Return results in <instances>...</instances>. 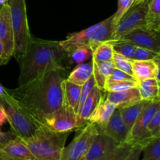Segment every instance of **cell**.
<instances>
[{
    "mask_svg": "<svg viewBox=\"0 0 160 160\" xmlns=\"http://www.w3.org/2000/svg\"><path fill=\"white\" fill-rule=\"evenodd\" d=\"M68 74V71L60 65L8 91L42 125L45 116L63 104L62 83Z\"/></svg>",
    "mask_w": 160,
    "mask_h": 160,
    "instance_id": "1",
    "label": "cell"
},
{
    "mask_svg": "<svg viewBox=\"0 0 160 160\" xmlns=\"http://www.w3.org/2000/svg\"><path fill=\"white\" fill-rule=\"evenodd\" d=\"M69 54L58 41L31 38L23 58L19 63V86L34 79L45 72L62 65Z\"/></svg>",
    "mask_w": 160,
    "mask_h": 160,
    "instance_id": "2",
    "label": "cell"
},
{
    "mask_svg": "<svg viewBox=\"0 0 160 160\" xmlns=\"http://www.w3.org/2000/svg\"><path fill=\"white\" fill-rule=\"evenodd\" d=\"M70 133H56L40 125L35 133L23 140L36 160H59Z\"/></svg>",
    "mask_w": 160,
    "mask_h": 160,
    "instance_id": "3",
    "label": "cell"
},
{
    "mask_svg": "<svg viewBox=\"0 0 160 160\" xmlns=\"http://www.w3.org/2000/svg\"><path fill=\"white\" fill-rule=\"evenodd\" d=\"M114 27L112 15L86 29L73 33L59 44L68 54L80 48H89L93 51L98 44L113 40Z\"/></svg>",
    "mask_w": 160,
    "mask_h": 160,
    "instance_id": "4",
    "label": "cell"
},
{
    "mask_svg": "<svg viewBox=\"0 0 160 160\" xmlns=\"http://www.w3.org/2000/svg\"><path fill=\"white\" fill-rule=\"evenodd\" d=\"M0 104L6 112L11 132L18 137L21 139L30 137L40 126V124L34 120L26 108L3 86L0 88Z\"/></svg>",
    "mask_w": 160,
    "mask_h": 160,
    "instance_id": "5",
    "label": "cell"
},
{
    "mask_svg": "<svg viewBox=\"0 0 160 160\" xmlns=\"http://www.w3.org/2000/svg\"><path fill=\"white\" fill-rule=\"evenodd\" d=\"M7 4L14 35L13 56L20 63L32 38L27 16L26 0H7Z\"/></svg>",
    "mask_w": 160,
    "mask_h": 160,
    "instance_id": "6",
    "label": "cell"
},
{
    "mask_svg": "<svg viewBox=\"0 0 160 160\" xmlns=\"http://www.w3.org/2000/svg\"><path fill=\"white\" fill-rule=\"evenodd\" d=\"M159 109L160 100L148 102L130 130L125 143H128L131 145L139 144L143 147L150 141L155 138L148 133L147 127L156 111Z\"/></svg>",
    "mask_w": 160,
    "mask_h": 160,
    "instance_id": "7",
    "label": "cell"
},
{
    "mask_svg": "<svg viewBox=\"0 0 160 160\" xmlns=\"http://www.w3.org/2000/svg\"><path fill=\"white\" fill-rule=\"evenodd\" d=\"M98 133L97 126L88 122L83 125L79 133L74 136L69 145L64 147L59 160H83L95 135Z\"/></svg>",
    "mask_w": 160,
    "mask_h": 160,
    "instance_id": "8",
    "label": "cell"
},
{
    "mask_svg": "<svg viewBox=\"0 0 160 160\" xmlns=\"http://www.w3.org/2000/svg\"><path fill=\"white\" fill-rule=\"evenodd\" d=\"M148 1L130 8L129 10L116 24L113 40H118L134 30L145 29V17L148 10Z\"/></svg>",
    "mask_w": 160,
    "mask_h": 160,
    "instance_id": "9",
    "label": "cell"
},
{
    "mask_svg": "<svg viewBox=\"0 0 160 160\" xmlns=\"http://www.w3.org/2000/svg\"><path fill=\"white\" fill-rule=\"evenodd\" d=\"M42 125L56 133H71L78 129L76 112L64 103L59 109L45 116Z\"/></svg>",
    "mask_w": 160,
    "mask_h": 160,
    "instance_id": "10",
    "label": "cell"
},
{
    "mask_svg": "<svg viewBox=\"0 0 160 160\" xmlns=\"http://www.w3.org/2000/svg\"><path fill=\"white\" fill-rule=\"evenodd\" d=\"M0 40L3 45V54L0 59V65H5L13 56L14 53L13 31L7 3L0 9Z\"/></svg>",
    "mask_w": 160,
    "mask_h": 160,
    "instance_id": "11",
    "label": "cell"
},
{
    "mask_svg": "<svg viewBox=\"0 0 160 160\" xmlns=\"http://www.w3.org/2000/svg\"><path fill=\"white\" fill-rule=\"evenodd\" d=\"M97 130L98 133L110 137L118 144L125 143L129 133V130L123 122L119 109H116L112 117L104 126H97Z\"/></svg>",
    "mask_w": 160,
    "mask_h": 160,
    "instance_id": "12",
    "label": "cell"
},
{
    "mask_svg": "<svg viewBox=\"0 0 160 160\" xmlns=\"http://www.w3.org/2000/svg\"><path fill=\"white\" fill-rule=\"evenodd\" d=\"M120 39L160 53L159 36L152 34L146 29H136L123 36Z\"/></svg>",
    "mask_w": 160,
    "mask_h": 160,
    "instance_id": "13",
    "label": "cell"
},
{
    "mask_svg": "<svg viewBox=\"0 0 160 160\" xmlns=\"http://www.w3.org/2000/svg\"><path fill=\"white\" fill-rule=\"evenodd\" d=\"M159 56L151 61L131 60L133 76L136 81L156 78L159 83Z\"/></svg>",
    "mask_w": 160,
    "mask_h": 160,
    "instance_id": "14",
    "label": "cell"
},
{
    "mask_svg": "<svg viewBox=\"0 0 160 160\" xmlns=\"http://www.w3.org/2000/svg\"><path fill=\"white\" fill-rule=\"evenodd\" d=\"M117 145L115 141L98 132L83 160H99Z\"/></svg>",
    "mask_w": 160,
    "mask_h": 160,
    "instance_id": "15",
    "label": "cell"
},
{
    "mask_svg": "<svg viewBox=\"0 0 160 160\" xmlns=\"http://www.w3.org/2000/svg\"><path fill=\"white\" fill-rule=\"evenodd\" d=\"M102 96L103 91L98 89L96 86L89 93L88 97L80 107L77 114L78 128H81L88 122L91 115L95 111Z\"/></svg>",
    "mask_w": 160,
    "mask_h": 160,
    "instance_id": "16",
    "label": "cell"
},
{
    "mask_svg": "<svg viewBox=\"0 0 160 160\" xmlns=\"http://www.w3.org/2000/svg\"><path fill=\"white\" fill-rule=\"evenodd\" d=\"M106 100L112 103L117 109L131 106L141 101L140 93L137 87L120 92H106Z\"/></svg>",
    "mask_w": 160,
    "mask_h": 160,
    "instance_id": "17",
    "label": "cell"
},
{
    "mask_svg": "<svg viewBox=\"0 0 160 160\" xmlns=\"http://www.w3.org/2000/svg\"><path fill=\"white\" fill-rule=\"evenodd\" d=\"M0 150L6 155L20 160H36L31 154L28 146L23 140L18 136H15L4 145L0 147Z\"/></svg>",
    "mask_w": 160,
    "mask_h": 160,
    "instance_id": "18",
    "label": "cell"
},
{
    "mask_svg": "<svg viewBox=\"0 0 160 160\" xmlns=\"http://www.w3.org/2000/svg\"><path fill=\"white\" fill-rule=\"evenodd\" d=\"M116 109V107L102 96L95 111L91 115L88 122L95 124L98 127L104 126L112 117Z\"/></svg>",
    "mask_w": 160,
    "mask_h": 160,
    "instance_id": "19",
    "label": "cell"
},
{
    "mask_svg": "<svg viewBox=\"0 0 160 160\" xmlns=\"http://www.w3.org/2000/svg\"><path fill=\"white\" fill-rule=\"evenodd\" d=\"M145 29L156 35L159 36L160 32V0L148 1L146 13Z\"/></svg>",
    "mask_w": 160,
    "mask_h": 160,
    "instance_id": "20",
    "label": "cell"
},
{
    "mask_svg": "<svg viewBox=\"0 0 160 160\" xmlns=\"http://www.w3.org/2000/svg\"><path fill=\"white\" fill-rule=\"evenodd\" d=\"M63 103L68 105L78 114L81 86L73 84L66 78L62 83Z\"/></svg>",
    "mask_w": 160,
    "mask_h": 160,
    "instance_id": "21",
    "label": "cell"
},
{
    "mask_svg": "<svg viewBox=\"0 0 160 160\" xmlns=\"http://www.w3.org/2000/svg\"><path fill=\"white\" fill-rule=\"evenodd\" d=\"M141 98L145 101L159 100V83L156 78H148L137 82Z\"/></svg>",
    "mask_w": 160,
    "mask_h": 160,
    "instance_id": "22",
    "label": "cell"
},
{
    "mask_svg": "<svg viewBox=\"0 0 160 160\" xmlns=\"http://www.w3.org/2000/svg\"><path fill=\"white\" fill-rule=\"evenodd\" d=\"M93 66V73L92 75L95 82V86L99 89L103 91L105 83L109 75H111L115 67L112 61L107 62H97L92 59Z\"/></svg>",
    "mask_w": 160,
    "mask_h": 160,
    "instance_id": "23",
    "label": "cell"
},
{
    "mask_svg": "<svg viewBox=\"0 0 160 160\" xmlns=\"http://www.w3.org/2000/svg\"><path fill=\"white\" fill-rule=\"evenodd\" d=\"M93 66L92 61L88 63L79 64L73 69L70 73L68 74L67 79L73 84L82 86L92 76Z\"/></svg>",
    "mask_w": 160,
    "mask_h": 160,
    "instance_id": "24",
    "label": "cell"
},
{
    "mask_svg": "<svg viewBox=\"0 0 160 160\" xmlns=\"http://www.w3.org/2000/svg\"><path fill=\"white\" fill-rule=\"evenodd\" d=\"M148 102L150 101L141 100V101L138 102V103L134 104L131 105V106L126 107V108H119L120 115H121L124 123L128 126L129 131L131 127H132V125H134L136 119H138V117L141 114L142 110L148 104Z\"/></svg>",
    "mask_w": 160,
    "mask_h": 160,
    "instance_id": "25",
    "label": "cell"
},
{
    "mask_svg": "<svg viewBox=\"0 0 160 160\" xmlns=\"http://www.w3.org/2000/svg\"><path fill=\"white\" fill-rule=\"evenodd\" d=\"M114 51L112 45L109 42L100 43L94 49L92 52V60L97 62H107L112 61Z\"/></svg>",
    "mask_w": 160,
    "mask_h": 160,
    "instance_id": "26",
    "label": "cell"
},
{
    "mask_svg": "<svg viewBox=\"0 0 160 160\" xmlns=\"http://www.w3.org/2000/svg\"><path fill=\"white\" fill-rule=\"evenodd\" d=\"M137 87L135 80H112L108 78L105 83L103 92H120Z\"/></svg>",
    "mask_w": 160,
    "mask_h": 160,
    "instance_id": "27",
    "label": "cell"
},
{
    "mask_svg": "<svg viewBox=\"0 0 160 160\" xmlns=\"http://www.w3.org/2000/svg\"><path fill=\"white\" fill-rule=\"evenodd\" d=\"M110 42L112 45L114 53L122 55L129 60L134 59V52L137 48L135 45L127 41L121 40V39L112 40L110 41Z\"/></svg>",
    "mask_w": 160,
    "mask_h": 160,
    "instance_id": "28",
    "label": "cell"
},
{
    "mask_svg": "<svg viewBox=\"0 0 160 160\" xmlns=\"http://www.w3.org/2000/svg\"><path fill=\"white\" fill-rule=\"evenodd\" d=\"M142 160H160V136L153 138L142 149Z\"/></svg>",
    "mask_w": 160,
    "mask_h": 160,
    "instance_id": "29",
    "label": "cell"
},
{
    "mask_svg": "<svg viewBox=\"0 0 160 160\" xmlns=\"http://www.w3.org/2000/svg\"><path fill=\"white\" fill-rule=\"evenodd\" d=\"M132 145L128 144V143H123V144H118L114 149L111 152L106 154L105 156L100 158L99 160H122L128 155L131 150Z\"/></svg>",
    "mask_w": 160,
    "mask_h": 160,
    "instance_id": "30",
    "label": "cell"
},
{
    "mask_svg": "<svg viewBox=\"0 0 160 160\" xmlns=\"http://www.w3.org/2000/svg\"><path fill=\"white\" fill-rule=\"evenodd\" d=\"M112 61L113 63L115 68L119 69L120 71H123V72H126V73L129 74V75L133 76L131 60L128 59L125 56L118 54V53H114Z\"/></svg>",
    "mask_w": 160,
    "mask_h": 160,
    "instance_id": "31",
    "label": "cell"
},
{
    "mask_svg": "<svg viewBox=\"0 0 160 160\" xmlns=\"http://www.w3.org/2000/svg\"><path fill=\"white\" fill-rule=\"evenodd\" d=\"M92 50L89 48L77 49L69 54V56L78 64H82L84 61L92 58Z\"/></svg>",
    "mask_w": 160,
    "mask_h": 160,
    "instance_id": "32",
    "label": "cell"
},
{
    "mask_svg": "<svg viewBox=\"0 0 160 160\" xmlns=\"http://www.w3.org/2000/svg\"><path fill=\"white\" fill-rule=\"evenodd\" d=\"M160 53L152 51V50H148V49L142 48V47L137 46L135 52H134V59L137 61H151L154 60L155 58L159 56Z\"/></svg>",
    "mask_w": 160,
    "mask_h": 160,
    "instance_id": "33",
    "label": "cell"
},
{
    "mask_svg": "<svg viewBox=\"0 0 160 160\" xmlns=\"http://www.w3.org/2000/svg\"><path fill=\"white\" fill-rule=\"evenodd\" d=\"M134 0H118V8L115 13L113 14V23L116 24L120 20V19L129 10L132 6Z\"/></svg>",
    "mask_w": 160,
    "mask_h": 160,
    "instance_id": "34",
    "label": "cell"
},
{
    "mask_svg": "<svg viewBox=\"0 0 160 160\" xmlns=\"http://www.w3.org/2000/svg\"><path fill=\"white\" fill-rule=\"evenodd\" d=\"M147 130L153 137L160 136V109L153 116L147 127Z\"/></svg>",
    "mask_w": 160,
    "mask_h": 160,
    "instance_id": "35",
    "label": "cell"
},
{
    "mask_svg": "<svg viewBox=\"0 0 160 160\" xmlns=\"http://www.w3.org/2000/svg\"><path fill=\"white\" fill-rule=\"evenodd\" d=\"M95 86V79H94L93 75L91 76L90 78H89V79L84 83V84H83L82 86H81V94H80V100H79V108L80 107H81V105L82 104L83 102L84 101L86 97H88L89 93L92 91V89H93Z\"/></svg>",
    "mask_w": 160,
    "mask_h": 160,
    "instance_id": "36",
    "label": "cell"
},
{
    "mask_svg": "<svg viewBox=\"0 0 160 160\" xmlns=\"http://www.w3.org/2000/svg\"><path fill=\"white\" fill-rule=\"evenodd\" d=\"M108 78L112 80H135L132 75L117 68H114V70L112 71V73H111V75H109Z\"/></svg>",
    "mask_w": 160,
    "mask_h": 160,
    "instance_id": "37",
    "label": "cell"
},
{
    "mask_svg": "<svg viewBox=\"0 0 160 160\" xmlns=\"http://www.w3.org/2000/svg\"><path fill=\"white\" fill-rule=\"evenodd\" d=\"M143 147L139 144H134L131 147L129 153L122 160H139Z\"/></svg>",
    "mask_w": 160,
    "mask_h": 160,
    "instance_id": "38",
    "label": "cell"
},
{
    "mask_svg": "<svg viewBox=\"0 0 160 160\" xmlns=\"http://www.w3.org/2000/svg\"><path fill=\"white\" fill-rule=\"evenodd\" d=\"M16 136L12 132H2L0 131V147L4 145L6 143L10 140L13 139Z\"/></svg>",
    "mask_w": 160,
    "mask_h": 160,
    "instance_id": "39",
    "label": "cell"
},
{
    "mask_svg": "<svg viewBox=\"0 0 160 160\" xmlns=\"http://www.w3.org/2000/svg\"><path fill=\"white\" fill-rule=\"evenodd\" d=\"M7 122V117L6 114L3 109L2 106L0 104V126H2L6 122Z\"/></svg>",
    "mask_w": 160,
    "mask_h": 160,
    "instance_id": "40",
    "label": "cell"
},
{
    "mask_svg": "<svg viewBox=\"0 0 160 160\" xmlns=\"http://www.w3.org/2000/svg\"><path fill=\"white\" fill-rule=\"evenodd\" d=\"M0 160H20V159L12 158V157L6 155V153H4V152H2V151L0 150Z\"/></svg>",
    "mask_w": 160,
    "mask_h": 160,
    "instance_id": "41",
    "label": "cell"
},
{
    "mask_svg": "<svg viewBox=\"0 0 160 160\" xmlns=\"http://www.w3.org/2000/svg\"><path fill=\"white\" fill-rule=\"evenodd\" d=\"M148 1H149V0H134V2H133L132 6H138V5L142 4V3H145V2H148Z\"/></svg>",
    "mask_w": 160,
    "mask_h": 160,
    "instance_id": "42",
    "label": "cell"
},
{
    "mask_svg": "<svg viewBox=\"0 0 160 160\" xmlns=\"http://www.w3.org/2000/svg\"><path fill=\"white\" fill-rule=\"evenodd\" d=\"M2 54H3V45L2 43L1 40H0V59H1V57L2 56Z\"/></svg>",
    "mask_w": 160,
    "mask_h": 160,
    "instance_id": "43",
    "label": "cell"
},
{
    "mask_svg": "<svg viewBox=\"0 0 160 160\" xmlns=\"http://www.w3.org/2000/svg\"><path fill=\"white\" fill-rule=\"evenodd\" d=\"M2 9V7H1V6H0V9Z\"/></svg>",
    "mask_w": 160,
    "mask_h": 160,
    "instance_id": "44",
    "label": "cell"
}]
</instances>
